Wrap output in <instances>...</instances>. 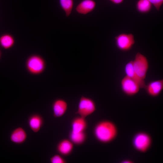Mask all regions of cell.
I'll return each instance as SVG.
<instances>
[{"instance_id": "obj_3", "label": "cell", "mask_w": 163, "mask_h": 163, "mask_svg": "<svg viewBox=\"0 0 163 163\" xmlns=\"http://www.w3.org/2000/svg\"><path fill=\"white\" fill-rule=\"evenodd\" d=\"M132 62L135 72L141 79L145 80L149 67L148 59L142 54L137 52Z\"/></svg>"}, {"instance_id": "obj_21", "label": "cell", "mask_w": 163, "mask_h": 163, "mask_svg": "<svg viewBox=\"0 0 163 163\" xmlns=\"http://www.w3.org/2000/svg\"><path fill=\"white\" fill-rule=\"evenodd\" d=\"M157 10L159 11L163 4V0H149Z\"/></svg>"}, {"instance_id": "obj_13", "label": "cell", "mask_w": 163, "mask_h": 163, "mask_svg": "<svg viewBox=\"0 0 163 163\" xmlns=\"http://www.w3.org/2000/svg\"><path fill=\"white\" fill-rule=\"evenodd\" d=\"M27 137V134L24 129L21 127L15 129L11 133L10 139L13 143L21 144L24 143Z\"/></svg>"}, {"instance_id": "obj_20", "label": "cell", "mask_w": 163, "mask_h": 163, "mask_svg": "<svg viewBox=\"0 0 163 163\" xmlns=\"http://www.w3.org/2000/svg\"><path fill=\"white\" fill-rule=\"evenodd\" d=\"M50 161L51 163H66L67 161L59 154H55L53 155L50 158Z\"/></svg>"}, {"instance_id": "obj_2", "label": "cell", "mask_w": 163, "mask_h": 163, "mask_svg": "<svg viewBox=\"0 0 163 163\" xmlns=\"http://www.w3.org/2000/svg\"><path fill=\"white\" fill-rule=\"evenodd\" d=\"M26 67L28 71L33 75H39L43 72L46 68V62L41 56L37 54L30 56L27 59Z\"/></svg>"}, {"instance_id": "obj_9", "label": "cell", "mask_w": 163, "mask_h": 163, "mask_svg": "<svg viewBox=\"0 0 163 163\" xmlns=\"http://www.w3.org/2000/svg\"><path fill=\"white\" fill-rule=\"evenodd\" d=\"M68 108L67 103L65 100L62 98L56 99L52 105L53 117L56 118L62 117L66 112Z\"/></svg>"}, {"instance_id": "obj_22", "label": "cell", "mask_w": 163, "mask_h": 163, "mask_svg": "<svg viewBox=\"0 0 163 163\" xmlns=\"http://www.w3.org/2000/svg\"><path fill=\"white\" fill-rule=\"evenodd\" d=\"M113 4L115 5H119L121 4L123 2L124 0H108Z\"/></svg>"}, {"instance_id": "obj_12", "label": "cell", "mask_w": 163, "mask_h": 163, "mask_svg": "<svg viewBox=\"0 0 163 163\" xmlns=\"http://www.w3.org/2000/svg\"><path fill=\"white\" fill-rule=\"evenodd\" d=\"M124 71L125 75L139 83L141 88H144L146 85L145 80L141 79L135 72L133 66L132 60L126 64L124 66Z\"/></svg>"}, {"instance_id": "obj_24", "label": "cell", "mask_w": 163, "mask_h": 163, "mask_svg": "<svg viewBox=\"0 0 163 163\" xmlns=\"http://www.w3.org/2000/svg\"><path fill=\"white\" fill-rule=\"evenodd\" d=\"M1 56H2V52L1 50H0V59L1 57Z\"/></svg>"}, {"instance_id": "obj_1", "label": "cell", "mask_w": 163, "mask_h": 163, "mask_svg": "<svg viewBox=\"0 0 163 163\" xmlns=\"http://www.w3.org/2000/svg\"><path fill=\"white\" fill-rule=\"evenodd\" d=\"M117 133V130L115 124L107 120L99 122L96 124L93 129L95 138L103 143H108L113 140Z\"/></svg>"}, {"instance_id": "obj_6", "label": "cell", "mask_w": 163, "mask_h": 163, "mask_svg": "<svg viewBox=\"0 0 163 163\" xmlns=\"http://www.w3.org/2000/svg\"><path fill=\"white\" fill-rule=\"evenodd\" d=\"M134 147L137 151L145 152L150 148L152 143L150 136L144 132H140L136 134L133 140Z\"/></svg>"}, {"instance_id": "obj_8", "label": "cell", "mask_w": 163, "mask_h": 163, "mask_svg": "<svg viewBox=\"0 0 163 163\" xmlns=\"http://www.w3.org/2000/svg\"><path fill=\"white\" fill-rule=\"evenodd\" d=\"M144 89L149 96L157 97L161 94L163 90V79L150 81L146 84Z\"/></svg>"}, {"instance_id": "obj_5", "label": "cell", "mask_w": 163, "mask_h": 163, "mask_svg": "<svg viewBox=\"0 0 163 163\" xmlns=\"http://www.w3.org/2000/svg\"><path fill=\"white\" fill-rule=\"evenodd\" d=\"M117 47L119 50L127 52L131 50L135 43L133 35L132 34L122 33L115 37Z\"/></svg>"}, {"instance_id": "obj_15", "label": "cell", "mask_w": 163, "mask_h": 163, "mask_svg": "<svg viewBox=\"0 0 163 163\" xmlns=\"http://www.w3.org/2000/svg\"><path fill=\"white\" fill-rule=\"evenodd\" d=\"M88 126L86 118L80 116L75 117L73 119L71 123V131L75 133L85 131Z\"/></svg>"}, {"instance_id": "obj_11", "label": "cell", "mask_w": 163, "mask_h": 163, "mask_svg": "<svg viewBox=\"0 0 163 163\" xmlns=\"http://www.w3.org/2000/svg\"><path fill=\"white\" fill-rule=\"evenodd\" d=\"M74 145L69 139H63L57 144L56 150L57 152L62 156H68L72 153Z\"/></svg>"}, {"instance_id": "obj_4", "label": "cell", "mask_w": 163, "mask_h": 163, "mask_svg": "<svg viewBox=\"0 0 163 163\" xmlns=\"http://www.w3.org/2000/svg\"><path fill=\"white\" fill-rule=\"evenodd\" d=\"M96 110V104L93 99L82 96L79 101L77 109L75 113L86 118L93 113Z\"/></svg>"}, {"instance_id": "obj_7", "label": "cell", "mask_w": 163, "mask_h": 163, "mask_svg": "<svg viewBox=\"0 0 163 163\" xmlns=\"http://www.w3.org/2000/svg\"><path fill=\"white\" fill-rule=\"evenodd\" d=\"M120 85L122 92L128 96L135 95L141 89L139 83L126 75L121 79Z\"/></svg>"}, {"instance_id": "obj_16", "label": "cell", "mask_w": 163, "mask_h": 163, "mask_svg": "<svg viewBox=\"0 0 163 163\" xmlns=\"http://www.w3.org/2000/svg\"><path fill=\"white\" fill-rule=\"evenodd\" d=\"M15 43L14 38L10 34L5 33L0 36V46L3 49L8 50L11 48Z\"/></svg>"}, {"instance_id": "obj_17", "label": "cell", "mask_w": 163, "mask_h": 163, "mask_svg": "<svg viewBox=\"0 0 163 163\" xmlns=\"http://www.w3.org/2000/svg\"><path fill=\"white\" fill-rule=\"evenodd\" d=\"M69 139L74 145H79L83 144L86 140L87 135L85 131L73 133L70 131Z\"/></svg>"}, {"instance_id": "obj_10", "label": "cell", "mask_w": 163, "mask_h": 163, "mask_svg": "<svg viewBox=\"0 0 163 163\" xmlns=\"http://www.w3.org/2000/svg\"><path fill=\"white\" fill-rule=\"evenodd\" d=\"M96 6L94 0H82L76 6L75 10L79 14L86 15L92 12Z\"/></svg>"}, {"instance_id": "obj_23", "label": "cell", "mask_w": 163, "mask_h": 163, "mask_svg": "<svg viewBox=\"0 0 163 163\" xmlns=\"http://www.w3.org/2000/svg\"><path fill=\"white\" fill-rule=\"evenodd\" d=\"M123 163H131L132 162L130 160H125L123 161Z\"/></svg>"}, {"instance_id": "obj_18", "label": "cell", "mask_w": 163, "mask_h": 163, "mask_svg": "<svg viewBox=\"0 0 163 163\" xmlns=\"http://www.w3.org/2000/svg\"><path fill=\"white\" fill-rule=\"evenodd\" d=\"M152 5L149 0H138L136 4L137 11L142 14H146L151 10Z\"/></svg>"}, {"instance_id": "obj_14", "label": "cell", "mask_w": 163, "mask_h": 163, "mask_svg": "<svg viewBox=\"0 0 163 163\" xmlns=\"http://www.w3.org/2000/svg\"><path fill=\"white\" fill-rule=\"evenodd\" d=\"M43 119L41 116L37 113L31 115L28 120V124L31 129L34 133L38 132L42 127Z\"/></svg>"}, {"instance_id": "obj_19", "label": "cell", "mask_w": 163, "mask_h": 163, "mask_svg": "<svg viewBox=\"0 0 163 163\" xmlns=\"http://www.w3.org/2000/svg\"><path fill=\"white\" fill-rule=\"evenodd\" d=\"M60 7L64 12L67 17L71 15L74 5V0H59Z\"/></svg>"}]
</instances>
